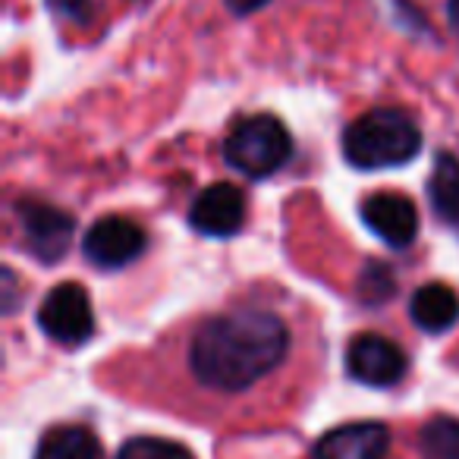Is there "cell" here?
<instances>
[{
    "instance_id": "obj_20",
    "label": "cell",
    "mask_w": 459,
    "mask_h": 459,
    "mask_svg": "<svg viewBox=\"0 0 459 459\" xmlns=\"http://www.w3.org/2000/svg\"><path fill=\"white\" fill-rule=\"evenodd\" d=\"M446 26L453 29V35L459 41V0H446Z\"/></svg>"
},
{
    "instance_id": "obj_10",
    "label": "cell",
    "mask_w": 459,
    "mask_h": 459,
    "mask_svg": "<svg viewBox=\"0 0 459 459\" xmlns=\"http://www.w3.org/2000/svg\"><path fill=\"white\" fill-rule=\"evenodd\" d=\"M390 431L381 421H350L331 428L315 444V459H387Z\"/></svg>"
},
{
    "instance_id": "obj_8",
    "label": "cell",
    "mask_w": 459,
    "mask_h": 459,
    "mask_svg": "<svg viewBox=\"0 0 459 459\" xmlns=\"http://www.w3.org/2000/svg\"><path fill=\"white\" fill-rule=\"evenodd\" d=\"M246 223V195L233 183H211L192 198L189 227L202 237L227 239L239 233Z\"/></svg>"
},
{
    "instance_id": "obj_4",
    "label": "cell",
    "mask_w": 459,
    "mask_h": 459,
    "mask_svg": "<svg viewBox=\"0 0 459 459\" xmlns=\"http://www.w3.org/2000/svg\"><path fill=\"white\" fill-rule=\"evenodd\" d=\"M39 327L48 340L60 346H82L95 333V312L82 283L64 281L39 306Z\"/></svg>"
},
{
    "instance_id": "obj_7",
    "label": "cell",
    "mask_w": 459,
    "mask_h": 459,
    "mask_svg": "<svg viewBox=\"0 0 459 459\" xmlns=\"http://www.w3.org/2000/svg\"><path fill=\"white\" fill-rule=\"evenodd\" d=\"M406 368V352L384 333H359L346 346V375L365 387H394Z\"/></svg>"
},
{
    "instance_id": "obj_13",
    "label": "cell",
    "mask_w": 459,
    "mask_h": 459,
    "mask_svg": "<svg viewBox=\"0 0 459 459\" xmlns=\"http://www.w3.org/2000/svg\"><path fill=\"white\" fill-rule=\"evenodd\" d=\"M35 459H101V444L82 425H60L41 437Z\"/></svg>"
},
{
    "instance_id": "obj_11",
    "label": "cell",
    "mask_w": 459,
    "mask_h": 459,
    "mask_svg": "<svg viewBox=\"0 0 459 459\" xmlns=\"http://www.w3.org/2000/svg\"><path fill=\"white\" fill-rule=\"evenodd\" d=\"M409 318L425 333H446L459 321V296L446 283H425L409 299Z\"/></svg>"
},
{
    "instance_id": "obj_15",
    "label": "cell",
    "mask_w": 459,
    "mask_h": 459,
    "mask_svg": "<svg viewBox=\"0 0 459 459\" xmlns=\"http://www.w3.org/2000/svg\"><path fill=\"white\" fill-rule=\"evenodd\" d=\"M117 459H195V453L186 444H177V440L139 434V437H129L117 450Z\"/></svg>"
},
{
    "instance_id": "obj_18",
    "label": "cell",
    "mask_w": 459,
    "mask_h": 459,
    "mask_svg": "<svg viewBox=\"0 0 459 459\" xmlns=\"http://www.w3.org/2000/svg\"><path fill=\"white\" fill-rule=\"evenodd\" d=\"M274 0H223V7L230 10V16H237V20H246L252 13H262L264 7H271Z\"/></svg>"
},
{
    "instance_id": "obj_16",
    "label": "cell",
    "mask_w": 459,
    "mask_h": 459,
    "mask_svg": "<svg viewBox=\"0 0 459 459\" xmlns=\"http://www.w3.org/2000/svg\"><path fill=\"white\" fill-rule=\"evenodd\" d=\"M394 290H396L394 274H390L384 264H368V268L362 271V277H359V296H362V302H368V306H377V302L390 299Z\"/></svg>"
},
{
    "instance_id": "obj_9",
    "label": "cell",
    "mask_w": 459,
    "mask_h": 459,
    "mask_svg": "<svg viewBox=\"0 0 459 459\" xmlns=\"http://www.w3.org/2000/svg\"><path fill=\"white\" fill-rule=\"evenodd\" d=\"M362 223L394 249H406L419 237V211L412 198L396 195V192H377L365 198Z\"/></svg>"
},
{
    "instance_id": "obj_21",
    "label": "cell",
    "mask_w": 459,
    "mask_h": 459,
    "mask_svg": "<svg viewBox=\"0 0 459 459\" xmlns=\"http://www.w3.org/2000/svg\"><path fill=\"white\" fill-rule=\"evenodd\" d=\"M133 4H142V0H133Z\"/></svg>"
},
{
    "instance_id": "obj_5",
    "label": "cell",
    "mask_w": 459,
    "mask_h": 459,
    "mask_svg": "<svg viewBox=\"0 0 459 459\" xmlns=\"http://www.w3.org/2000/svg\"><path fill=\"white\" fill-rule=\"evenodd\" d=\"M16 221H20L29 255L39 258L41 264H57L70 252L73 237H76V221L57 204L39 202V198H20Z\"/></svg>"
},
{
    "instance_id": "obj_19",
    "label": "cell",
    "mask_w": 459,
    "mask_h": 459,
    "mask_svg": "<svg viewBox=\"0 0 459 459\" xmlns=\"http://www.w3.org/2000/svg\"><path fill=\"white\" fill-rule=\"evenodd\" d=\"M4 281H7V287H4V293H7V302H4V308H7V315H13V296H16L13 271H4Z\"/></svg>"
},
{
    "instance_id": "obj_3",
    "label": "cell",
    "mask_w": 459,
    "mask_h": 459,
    "mask_svg": "<svg viewBox=\"0 0 459 459\" xmlns=\"http://www.w3.org/2000/svg\"><path fill=\"white\" fill-rule=\"evenodd\" d=\"M293 158V135L274 114H249L233 123L223 139V160L249 179H264L283 170Z\"/></svg>"
},
{
    "instance_id": "obj_17",
    "label": "cell",
    "mask_w": 459,
    "mask_h": 459,
    "mask_svg": "<svg viewBox=\"0 0 459 459\" xmlns=\"http://www.w3.org/2000/svg\"><path fill=\"white\" fill-rule=\"evenodd\" d=\"M48 13L54 16V20L66 22V26H91L98 16V7L95 0H45Z\"/></svg>"
},
{
    "instance_id": "obj_2",
    "label": "cell",
    "mask_w": 459,
    "mask_h": 459,
    "mask_svg": "<svg viewBox=\"0 0 459 459\" xmlns=\"http://www.w3.org/2000/svg\"><path fill=\"white\" fill-rule=\"evenodd\" d=\"M340 148L356 170H387L419 158L421 129L403 108H375L343 129Z\"/></svg>"
},
{
    "instance_id": "obj_12",
    "label": "cell",
    "mask_w": 459,
    "mask_h": 459,
    "mask_svg": "<svg viewBox=\"0 0 459 459\" xmlns=\"http://www.w3.org/2000/svg\"><path fill=\"white\" fill-rule=\"evenodd\" d=\"M428 198L434 214L444 223H459V158L450 152L434 154L431 177H428Z\"/></svg>"
},
{
    "instance_id": "obj_1",
    "label": "cell",
    "mask_w": 459,
    "mask_h": 459,
    "mask_svg": "<svg viewBox=\"0 0 459 459\" xmlns=\"http://www.w3.org/2000/svg\"><path fill=\"white\" fill-rule=\"evenodd\" d=\"M290 352V331L274 312L237 308L208 318L189 346L195 381L221 394H239L268 377Z\"/></svg>"
},
{
    "instance_id": "obj_14",
    "label": "cell",
    "mask_w": 459,
    "mask_h": 459,
    "mask_svg": "<svg viewBox=\"0 0 459 459\" xmlns=\"http://www.w3.org/2000/svg\"><path fill=\"white\" fill-rule=\"evenodd\" d=\"M421 459H459V419L434 415L419 434Z\"/></svg>"
},
{
    "instance_id": "obj_6",
    "label": "cell",
    "mask_w": 459,
    "mask_h": 459,
    "mask_svg": "<svg viewBox=\"0 0 459 459\" xmlns=\"http://www.w3.org/2000/svg\"><path fill=\"white\" fill-rule=\"evenodd\" d=\"M148 237L135 221L110 214L95 221L82 237V255L101 271H120L145 252Z\"/></svg>"
}]
</instances>
